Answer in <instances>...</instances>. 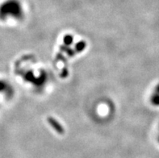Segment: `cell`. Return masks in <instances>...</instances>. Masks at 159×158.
<instances>
[{"label": "cell", "instance_id": "cell-1", "mask_svg": "<svg viewBox=\"0 0 159 158\" xmlns=\"http://www.w3.org/2000/svg\"><path fill=\"white\" fill-rule=\"evenodd\" d=\"M65 42L66 43V44H71V43H72V37L70 36H66V38H65Z\"/></svg>", "mask_w": 159, "mask_h": 158}]
</instances>
